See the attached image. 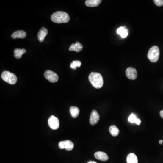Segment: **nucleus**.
Wrapping results in <instances>:
<instances>
[{
  "mask_svg": "<svg viewBox=\"0 0 163 163\" xmlns=\"http://www.w3.org/2000/svg\"><path fill=\"white\" fill-rule=\"evenodd\" d=\"M160 116L163 119V110L160 111Z\"/></svg>",
  "mask_w": 163,
  "mask_h": 163,
  "instance_id": "b1692460",
  "label": "nucleus"
},
{
  "mask_svg": "<svg viewBox=\"0 0 163 163\" xmlns=\"http://www.w3.org/2000/svg\"><path fill=\"white\" fill-rule=\"evenodd\" d=\"M94 157L98 160L103 161H107L109 159L106 153L101 151H98L95 153L94 154Z\"/></svg>",
  "mask_w": 163,
  "mask_h": 163,
  "instance_id": "1a4fd4ad",
  "label": "nucleus"
},
{
  "mask_svg": "<svg viewBox=\"0 0 163 163\" xmlns=\"http://www.w3.org/2000/svg\"><path fill=\"white\" fill-rule=\"evenodd\" d=\"M109 132L112 136L116 137L118 136L120 131L116 126L112 125L109 128Z\"/></svg>",
  "mask_w": 163,
  "mask_h": 163,
  "instance_id": "a211bd4d",
  "label": "nucleus"
},
{
  "mask_svg": "<svg viewBox=\"0 0 163 163\" xmlns=\"http://www.w3.org/2000/svg\"><path fill=\"white\" fill-rule=\"evenodd\" d=\"M159 56V49L158 47L154 46L152 47L148 52V59L152 63H156L158 60Z\"/></svg>",
  "mask_w": 163,
  "mask_h": 163,
  "instance_id": "7ed1b4c3",
  "label": "nucleus"
},
{
  "mask_svg": "<svg viewBox=\"0 0 163 163\" xmlns=\"http://www.w3.org/2000/svg\"><path fill=\"white\" fill-rule=\"evenodd\" d=\"M83 46L79 42H76L75 44H72L69 48L70 51H75L76 52H79L83 50Z\"/></svg>",
  "mask_w": 163,
  "mask_h": 163,
  "instance_id": "9b49d317",
  "label": "nucleus"
},
{
  "mask_svg": "<svg viewBox=\"0 0 163 163\" xmlns=\"http://www.w3.org/2000/svg\"><path fill=\"white\" fill-rule=\"evenodd\" d=\"M126 77L131 80H135L137 77V70L134 68L129 67L126 71Z\"/></svg>",
  "mask_w": 163,
  "mask_h": 163,
  "instance_id": "0eeeda50",
  "label": "nucleus"
},
{
  "mask_svg": "<svg viewBox=\"0 0 163 163\" xmlns=\"http://www.w3.org/2000/svg\"><path fill=\"white\" fill-rule=\"evenodd\" d=\"M51 20L54 23L57 24L66 23L70 20V17L68 14L65 12H57L53 14L51 16Z\"/></svg>",
  "mask_w": 163,
  "mask_h": 163,
  "instance_id": "f03ea898",
  "label": "nucleus"
},
{
  "mask_svg": "<svg viewBox=\"0 0 163 163\" xmlns=\"http://www.w3.org/2000/svg\"><path fill=\"white\" fill-rule=\"evenodd\" d=\"M48 124L49 127L53 130H57L59 127V120L54 116H51L49 118Z\"/></svg>",
  "mask_w": 163,
  "mask_h": 163,
  "instance_id": "423d86ee",
  "label": "nucleus"
},
{
  "mask_svg": "<svg viewBox=\"0 0 163 163\" xmlns=\"http://www.w3.org/2000/svg\"><path fill=\"white\" fill-rule=\"evenodd\" d=\"M70 112L72 117L74 118H76L79 114V109L76 106H71L70 108Z\"/></svg>",
  "mask_w": 163,
  "mask_h": 163,
  "instance_id": "f3484780",
  "label": "nucleus"
},
{
  "mask_svg": "<svg viewBox=\"0 0 163 163\" xmlns=\"http://www.w3.org/2000/svg\"><path fill=\"white\" fill-rule=\"evenodd\" d=\"M81 62L80 61H73L70 65V67L71 68L75 70L77 68L80 67L81 66Z\"/></svg>",
  "mask_w": 163,
  "mask_h": 163,
  "instance_id": "aec40b11",
  "label": "nucleus"
},
{
  "mask_svg": "<svg viewBox=\"0 0 163 163\" xmlns=\"http://www.w3.org/2000/svg\"><path fill=\"white\" fill-rule=\"evenodd\" d=\"M87 163H97V162L94 161H90L89 162H87Z\"/></svg>",
  "mask_w": 163,
  "mask_h": 163,
  "instance_id": "393cba45",
  "label": "nucleus"
},
{
  "mask_svg": "<svg viewBox=\"0 0 163 163\" xmlns=\"http://www.w3.org/2000/svg\"><path fill=\"white\" fill-rule=\"evenodd\" d=\"M64 147L65 149L67 151H72L74 147V144L72 141L69 140H66L64 141Z\"/></svg>",
  "mask_w": 163,
  "mask_h": 163,
  "instance_id": "6ab92c4d",
  "label": "nucleus"
},
{
  "mask_svg": "<svg viewBox=\"0 0 163 163\" xmlns=\"http://www.w3.org/2000/svg\"><path fill=\"white\" fill-rule=\"evenodd\" d=\"M59 147L60 149H65V147H64V141H61L59 143Z\"/></svg>",
  "mask_w": 163,
  "mask_h": 163,
  "instance_id": "5701e85b",
  "label": "nucleus"
},
{
  "mask_svg": "<svg viewBox=\"0 0 163 163\" xmlns=\"http://www.w3.org/2000/svg\"><path fill=\"white\" fill-rule=\"evenodd\" d=\"M137 119L138 118L136 117V115L133 113H131L128 118V120L131 123H136V121Z\"/></svg>",
  "mask_w": 163,
  "mask_h": 163,
  "instance_id": "412c9836",
  "label": "nucleus"
},
{
  "mask_svg": "<svg viewBox=\"0 0 163 163\" xmlns=\"http://www.w3.org/2000/svg\"><path fill=\"white\" fill-rule=\"evenodd\" d=\"M48 34V30L45 27H42L39 30L38 33V39L40 42H43L45 37Z\"/></svg>",
  "mask_w": 163,
  "mask_h": 163,
  "instance_id": "9d476101",
  "label": "nucleus"
},
{
  "mask_svg": "<svg viewBox=\"0 0 163 163\" xmlns=\"http://www.w3.org/2000/svg\"><path fill=\"white\" fill-rule=\"evenodd\" d=\"M127 163H138L137 157L134 153H130L126 158Z\"/></svg>",
  "mask_w": 163,
  "mask_h": 163,
  "instance_id": "2eb2a0df",
  "label": "nucleus"
},
{
  "mask_svg": "<svg viewBox=\"0 0 163 163\" xmlns=\"http://www.w3.org/2000/svg\"><path fill=\"white\" fill-rule=\"evenodd\" d=\"M89 81L93 87L97 89L101 88L104 85L103 76L98 73L92 72L88 77Z\"/></svg>",
  "mask_w": 163,
  "mask_h": 163,
  "instance_id": "f257e3e1",
  "label": "nucleus"
},
{
  "mask_svg": "<svg viewBox=\"0 0 163 163\" xmlns=\"http://www.w3.org/2000/svg\"><path fill=\"white\" fill-rule=\"evenodd\" d=\"M100 119V116L96 110H93L90 115L89 122L90 124L94 126L97 124Z\"/></svg>",
  "mask_w": 163,
  "mask_h": 163,
  "instance_id": "6e6552de",
  "label": "nucleus"
},
{
  "mask_svg": "<svg viewBox=\"0 0 163 163\" xmlns=\"http://www.w3.org/2000/svg\"><path fill=\"white\" fill-rule=\"evenodd\" d=\"M154 2L156 5L158 7H161L163 5V0H155Z\"/></svg>",
  "mask_w": 163,
  "mask_h": 163,
  "instance_id": "4be33fe9",
  "label": "nucleus"
},
{
  "mask_svg": "<svg viewBox=\"0 0 163 163\" xmlns=\"http://www.w3.org/2000/svg\"><path fill=\"white\" fill-rule=\"evenodd\" d=\"M101 0H87L85 4L88 7H96L98 6L101 3Z\"/></svg>",
  "mask_w": 163,
  "mask_h": 163,
  "instance_id": "4468645a",
  "label": "nucleus"
},
{
  "mask_svg": "<svg viewBox=\"0 0 163 163\" xmlns=\"http://www.w3.org/2000/svg\"><path fill=\"white\" fill-rule=\"evenodd\" d=\"M26 36V33L23 30H18L15 32L12 35V37L14 39L16 38L19 39H24Z\"/></svg>",
  "mask_w": 163,
  "mask_h": 163,
  "instance_id": "f8f14e48",
  "label": "nucleus"
},
{
  "mask_svg": "<svg viewBox=\"0 0 163 163\" xmlns=\"http://www.w3.org/2000/svg\"><path fill=\"white\" fill-rule=\"evenodd\" d=\"M44 76L46 79L51 83H56L59 80L58 75L55 73L50 70H47L44 73Z\"/></svg>",
  "mask_w": 163,
  "mask_h": 163,
  "instance_id": "39448f33",
  "label": "nucleus"
},
{
  "mask_svg": "<svg viewBox=\"0 0 163 163\" xmlns=\"http://www.w3.org/2000/svg\"><path fill=\"white\" fill-rule=\"evenodd\" d=\"M159 144H162V143H163V140H160L159 141Z\"/></svg>",
  "mask_w": 163,
  "mask_h": 163,
  "instance_id": "a878e982",
  "label": "nucleus"
},
{
  "mask_svg": "<svg viewBox=\"0 0 163 163\" xmlns=\"http://www.w3.org/2000/svg\"><path fill=\"white\" fill-rule=\"evenodd\" d=\"M117 32L122 38H126L128 35V30L126 27H120L119 28L117 29Z\"/></svg>",
  "mask_w": 163,
  "mask_h": 163,
  "instance_id": "ddd939ff",
  "label": "nucleus"
},
{
  "mask_svg": "<svg viewBox=\"0 0 163 163\" xmlns=\"http://www.w3.org/2000/svg\"><path fill=\"white\" fill-rule=\"evenodd\" d=\"M26 50L23 48V49H20V48H16L14 51V56L16 59H19L21 58V56L24 54L26 53Z\"/></svg>",
  "mask_w": 163,
  "mask_h": 163,
  "instance_id": "dca6fc26",
  "label": "nucleus"
},
{
  "mask_svg": "<svg viewBox=\"0 0 163 163\" xmlns=\"http://www.w3.org/2000/svg\"><path fill=\"white\" fill-rule=\"evenodd\" d=\"M2 79L10 84L14 85L17 82L16 75L9 71H4L1 75Z\"/></svg>",
  "mask_w": 163,
  "mask_h": 163,
  "instance_id": "20e7f679",
  "label": "nucleus"
}]
</instances>
